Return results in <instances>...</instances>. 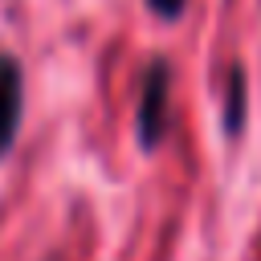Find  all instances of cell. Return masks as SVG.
Wrapping results in <instances>:
<instances>
[{
    "label": "cell",
    "mask_w": 261,
    "mask_h": 261,
    "mask_svg": "<svg viewBox=\"0 0 261 261\" xmlns=\"http://www.w3.org/2000/svg\"><path fill=\"white\" fill-rule=\"evenodd\" d=\"M167 94H171V69L163 57H155L143 73L139 110H135V135H139L143 151H155L167 135Z\"/></svg>",
    "instance_id": "cell-1"
},
{
    "label": "cell",
    "mask_w": 261,
    "mask_h": 261,
    "mask_svg": "<svg viewBox=\"0 0 261 261\" xmlns=\"http://www.w3.org/2000/svg\"><path fill=\"white\" fill-rule=\"evenodd\" d=\"M20 110H24V73H20V61L8 57V53H0V159L16 143Z\"/></svg>",
    "instance_id": "cell-2"
},
{
    "label": "cell",
    "mask_w": 261,
    "mask_h": 261,
    "mask_svg": "<svg viewBox=\"0 0 261 261\" xmlns=\"http://www.w3.org/2000/svg\"><path fill=\"white\" fill-rule=\"evenodd\" d=\"M245 110H249V102H245V69L232 65L228 69V90H224V130L228 135H241Z\"/></svg>",
    "instance_id": "cell-3"
},
{
    "label": "cell",
    "mask_w": 261,
    "mask_h": 261,
    "mask_svg": "<svg viewBox=\"0 0 261 261\" xmlns=\"http://www.w3.org/2000/svg\"><path fill=\"white\" fill-rule=\"evenodd\" d=\"M147 4H151V12L159 20H179L184 8H188V0H147Z\"/></svg>",
    "instance_id": "cell-4"
}]
</instances>
